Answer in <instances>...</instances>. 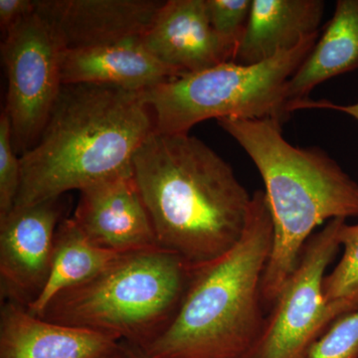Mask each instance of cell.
I'll return each instance as SVG.
<instances>
[{"label":"cell","mask_w":358,"mask_h":358,"mask_svg":"<svg viewBox=\"0 0 358 358\" xmlns=\"http://www.w3.org/2000/svg\"><path fill=\"white\" fill-rule=\"evenodd\" d=\"M133 171L159 248L196 267L239 241L252 195L199 138L154 131L136 150Z\"/></svg>","instance_id":"1"},{"label":"cell","mask_w":358,"mask_h":358,"mask_svg":"<svg viewBox=\"0 0 358 358\" xmlns=\"http://www.w3.org/2000/svg\"><path fill=\"white\" fill-rule=\"evenodd\" d=\"M154 131L145 92L103 84L63 85L38 141L20 157L14 208L58 199L131 171L136 150Z\"/></svg>","instance_id":"2"},{"label":"cell","mask_w":358,"mask_h":358,"mask_svg":"<svg viewBox=\"0 0 358 358\" xmlns=\"http://www.w3.org/2000/svg\"><path fill=\"white\" fill-rule=\"evenodd\" d=\"M273 240L265 192L256 190L239 241L193 267L173 320L141 352L148 358H249L266 322L262 282Z\"/></svg>","instance_id":"3"},{"label":"cell","mask_w":358,"mask_h":358,"mask_svg":"<svg viewBox=\"0 0 358 358\" xmlns=\"http://www.w3.org/2000/svg\"><path fill=\"white\" fill-rule=\"evenodd\" d=\"M217 122L253 160L265 185L274 240L262 300L264 308H271L313 230L333 219L358 217V183L320 148L289 143L278 120L223 117Z\"/></svg>","instance_id":"4"},{"label":"cell","mask_w":358,"mask_h":358,"mask_svg":"<svg viewBox=\"0 0 358 358\" xmlns=\"http://www.w3.org/2000/svg\"><path fill=\"white\" fill-rule=\"evenodd\" d=\"M192 268L162 248L122 254L100 274L57 294L40 317L110 334L143 350L173 320Z\"/></svg>","instance_id":"5"},{"label":"cell","mask_w":358,"mask_h":358,"mask_svg":"<svg viewBox=\"0 0 358 358\" xmlns=\"http://www.w3.org/2000/svg\"><path fill=\"white\" fill-rule=\"evenodd\" d=\"M319 37L320 32L260 64L223 63L148 90L155 133L188 134L200 122L223 117L284 124L289 117L287 85Z\"/></svg>","instance_id":"6"},{"label":"cell","mask_w":358,"mask_h":358,"mask_svg":"<svg viewBox=\"0 0 358 358\" xmlns=\"http://www.w3.org/2000/svg\"><path fill=\"white\" fill-rule=\"evenodd\" d=\"M345 222L333 219L308 239L249 358H307L315 341L338 319L324 300L322 284L341 247L339 233Z\"/></svg>","instance_id":"7"},{"label":"cell","mask_w":358,"mask_h":358,"mask_svg":"<svg viewBox=\"0 0 358 358\" xmlns=\"http://www.w3.org/2000/svg\"><path fill=\"white\" fill-rule=\"evenodd\" d=\"M3 38L2 62L8 82L4 112L14 150L20 157L38 141L60 94L61 50L36 11Z\"/></svg>","instance_id":"8"},{"label":"cell","mask_w":358,"mask_h":358,"mask_svg":"<svg viewBox=\"0 0 358 358\" xmlns=\"http://www.w3.org/2000/svg\"><path fill=\"white\" fill-rule=\"evenodd\" d=\"M60 199L14 208L0 218L2 301L28 308L38 299L50 273L54 241L63 220Z\"/></svg>","instance_id":"9"},{"label":"cell","mask_w":358,"mask_h":358,"mask_svg":"<svg viewBox=\"0 0 358 358\" xmlns=\"http://www.w3.org/2000/svg\"><path fill=\"white\" fill-rule=\"evenodd\" d=\"M61 51L141 40L164 1L159 0H34Z\"/></svg>","instance_id":"10"},{"label":"cell","mask_w":358,"mask_h":358,"mask_svg":"<svg viewBox=\"0 0 358 358\" xmlns=\"http://www.w3.org/2000/svg\"><path fill=\"white\" fill-rule=\"evenodd\" d=\"M73 220L101 248L120 254L159 248L133 169L80 190Z\"/></svg>","instance_id":"11"},{"label":"cell","mask_w":358,"mask_h":358,"mask_svg":"<svg viewBox=\"0 0 358 358\" xmlns=\"http://www.w3.org/2000/svg\"><path fill=\"white\" fill-rule=\"evenodd\" d=\"M141 43L178 77L232 62L235 53L212 28L205 0L164 1Z\"/></svg>","instance_id":"12"},{"label":"cell","mask_w":358,"mask_h":358,"mask_svg":"<svg viewBox=\"0 0 358 358\" xmlns=\"http://www.w3.org/2000/svg\"><path fill=\"white\" fill-rule=\"evenodd\" d=\"M121 341L110 334L56 324L13 301H1L0 358H105Z\"/></svg>","instance_id":"13"},{"label":"cell","mask_w":358,"mask_h":358,"mask_svg":"<svg viewBox=\"0 0 358 358\" xmlns=\"http://www.w3.org/2000/svg\"><path fill=\"white\" fill-rule=\"evenodd\" d=\"M63 85L103 84L131 91L145 92L178 78L141 43V40L61 51Z\"/></svg>","instance_id":"14"},{"label":"cell","mask_w":358,"mask_h":358,"mask_svg":"<svg viewBox=\"0 0 358 358\" xmlns=\"http://www.w3.org/2000/svg\"><path fill=\"white\" fill-rule=\"evenodd\" d=\"M324 7L322 0H253L248 24L232 62L260 64L293 50L320 32Z\"/></svg>","instance_id":"15"},{"label":"cell","mask_w":358,"mask_h":358,"mask_svg":"<svg viewBox=\"0 0 358 358\" xmlns=\"http://www.w3.org/2000/svg\"><path fill=\"white\" fill-rule=\"evenodd\" d=\"M355 70H358V0H338L322 36L289 80V114L322 82Z\"/></svg>","instance_id":"16"},{"label":"cell","mask_w":358,"mask_h":358,"mask_svg":"<svg viewBox=\"0 0 358 358\" xmlns=\"http://www.w3.org/2000/svg\"><path fill=\"white\" fill-rule=\"evenodd\" d=\"M121 255L94 244L73 218L63 219L56 231L46 285L27 310L40 317L57 294L89 281Z\"/></svg>","instance_id":"17"},{"label":"cell","mask_w":358,"mask_h":358,"mask_svg":"<svg viewBox=\"0 0 358 358\" xmlns=\"http://www.w3.org/2000/svg\"><path fill=\"white\" fill-rule=\"evenodd\" d=\"M343 254L322 284L324 300L339 315L358 308V224L345 223L339 233Z\"/></svg>","instance_id":"18"},{"label":"cell","mask_w":358,"mask_h":358,"mask_svg":"<svg viewBox=\"0 0 358 358\" xmlns=\"http://www.w3.org/2000/svg\"><path fill=\"white\" fill-rule=\"evenodd\" d=\"M307 358H358V308L334 320Z\"/></svg>","instance_id":"19"},{"label":"cell","mask_w":358,"mask_h":358,"mask_svg":"<svg viewBox=\"0 0 358 358\" xmlns=\"http://www.w3.org/2000/svg\"><path fill=\"white\" fill-rule=\"evenodd\" d=\"M20 178V159L14 150L10 122L3 110L0 117V218L13 210Z\"/></svg>","instance_id":"20"},{"label":"cell","mask_w":358,"mask_h":358,"mask_svg":"<svg viewBox=\"0 0 358 358\" xmlns=\"http://www.w3.org/2000/svg\"><path fill=\"white\" fill-rule=\"evenodd\" d=\"M252 4L253 0H205L212 28L235 50L248 24Z\"/></svg>","instance_id":"21"},{"label":"cell","mask_w":358,"mask_h":358,"mask_svg":"<svg viewBox=\"0 0 358 358\" xmlns=\"http://www.w3.org/2000/svg\"><path fill=\"white\" fill-rule=\"evenodd\" d=\"M35 13L34 0H0V27L6 35L14 26Z\"/></svg>","instance_id":"22"},{"label":"cell","mask_w":358,"mask_h":358,"mask_svg":"<svg viewBox=\"0 0 358 358\" xmlns=\"http://www.w3.org/2000/svg\"><path fill=\"white\" fill-rule=\"evenodd\" d=\"M303 109H324V110H338V112L345 113V114L350 115L353 119L357 120L358 122V102L352 103V105H338L329 102L327 100H310V98L301 101V102L296 103L292 108V112L294 110Z\"/></svg>","instance_id":"23"},{"label":"cell","mask_w":358,"mask_h":358,"mask_svg":"<svg viewBox=\"0 0 358 358\" xmlns=\"http://www.w3.org/2000/svg\"><path fill=\"white\" fill-rule=\"evenodd\" d=\"M122 346L127 358H148L140 348L129 345L124 341H122Z\"/></svg>","instance_id":"24"},{"label":"cell","mask_w":358,"mask_h":358,"mask_svg":"<svg viewBox=\"0 0 358 358\" xmlns=\"http://www.w3.org/2000/svg\"><path fill=\"white\" fill-rule=\"evenodd\" d=\"M105 358H127L126 355H124V350H122V341L120 348H117L115 352L110 353V355H108V357H106Z\"/></svg>","instance_id":"25"}]
</instances>
